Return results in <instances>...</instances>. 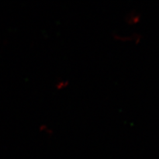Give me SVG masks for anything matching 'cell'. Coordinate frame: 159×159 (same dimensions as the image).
<instances>
[{"instance_id": "3957f363", "label": "cell", "mask_w": 159, "mask_h": 159, "mask_svg": "<svg viewBox=\"0 0 159 159\" xmlns=\"http://www.w3.org/2000/svg\"><path fill=\"white\" fill-rule=\"evenodd\" d=\"M70 84V82L67 80H61L58 82L57 84V87L58 89H65L67 88Z\"/></svg>"}, {"instance_id": "6da1fadb", "label": "cell", "mask_w": 159, "mask_h": 159, "mask_svg": "<svg viewBox=\"0 0 159 159\" xmlns=\"http://www.w3.org/2000/svg\"><path fill=\"white\" fill-rule=\"evenodd\" d=\"M113 38L117 42L122 43H132L135 44L140 43L143 39L142 34L135 33L131 34H121L116 33L113 34Z\"/></svg>"}, {"instance_id": "7a4b0ae2", "label": "cell", "mask_w": 159, "mask_h": 159, "mask_svg": "<svg viewBox=\"0 0 159 159\" xmlns=\"http://www.w3.org/2000/svg\"><path fill=\"white\" fill-rule=\"evenodd\" d=\"M141 15L135 10L129 12L125 17V22L130 26H135L138 25L141 21Z\"/></svg>"}]
</instances>
